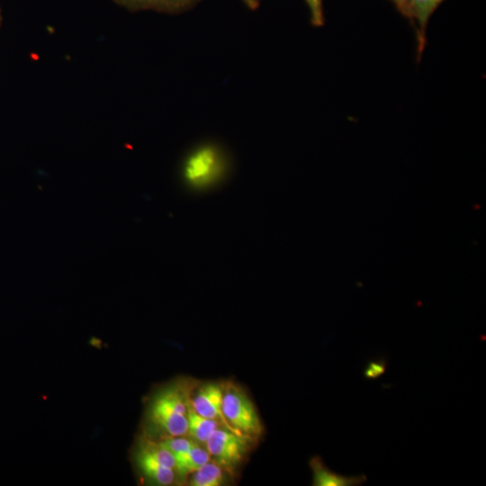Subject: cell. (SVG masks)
Listing matches in <instances>:
<instances>
[{"instance_id":"obj_7","label":"cell","mask_w":486,"mask_h":486,"mask_svg":"<svg viewBox=\"0 0 486 486\" xmlns=\"http://www.w3.org/2000/svg\"><path fill=\"white\" fill-rule=\"evenodd\" d=\"M312 472L313 486H360L366 481L364 474L344 475L330 470L319 455L312 456L309 461Z\"/></svg>"},{"instance_id":"obj_14","label":"cell","mask_w":486,"mask_h":486,"mask_svg":"<svg viewBox=\"0 0 486 486\" xmlns=\"http://www.w3.org/2000/svg\"><path fill=\"white\" fill-rule=\"evenodd\" d=\"M310 13V22L313 27L325 24L323 0H304Z\"/></svg>"},{"instance_id":"obj_11","label":"cell","mask_w":486,"mask_h":486,"mask_svg":"<svg viewBox=\"0 0 486 486\" xmlns=\"http://www.w3.org/2000/svg\"><path fill=\"white\" fill-rule=\"evenodd\" d=\"M216 419L207 418L193 408L191 400L187 410V433L186 435L197 443L205 446L213 430L220 427ZM222 426V425H221Z\"/></svg>"},{"instance_id":"obj_4","label":"cell","mask_w":486,"mask_h":486,"mask_svg":"<svg viewBox=\"0 0 486 486\" xmlns=\"http://www.w3.org/2000/svg\"><path fill=\"white\" fill-rule=\"evenodd\" d=\"M224 168L225 160L220 150L213 145H202L185 158L183 176L187 184L200 188L220 178Z\"/></svg>"},{"instance_id":"obj_15","label":"cell","mask_w":486,"mask_h":486,"mask_svg":"<svg viewBox=\"0 0 486 486\" xmlns=\"http://www.w3.org/2000/svg\"><path fill=\"white\" fill-rule=\"evenodd\" d=\"M397 11L411 23L410 5L411 0H390Z\"/></svg>"},{"instance_id":"obj_10","label":"cell","mask_w":486,"mask_h":486,"mask_svg":"<svg viewBox=\"0 0 486 486\" xmlns=\"http://www.w3.org/2000/svg\"><path fill=\"white\" fill-rule=\"evenodd\" d=\"M134 10L152 9L169 14H180L193 9L202 0H117Z\"/></svg>"},{"instance_id":"obj_5","label":"cell","mask_w":486,"mask_h":486,"mask_svg":"<svg viewBox=\"0 0 486 486\" xmlns=\"http://www.w3.org/2000/svg\"><path fill=\"white\" fill-rule=\"evenodd\" d=\"M249 438L239 436L225 428H218L209 436L205 446L211 460L226 472H234L248 453Z\"/></svg>"},{"instance_id":"obj_8","label":"cell","mask_w":486,"mask_h":486,"mask_svg":"<svg viewBox=\"0 0 486 486\" xmlns=\"http://www.w3.org/2000/svg\"><path fill=\"white\" fill-rule=\"evenodd\" d=\"M444 0H411V25L417 37V59H420L427 43V26L431 15Z\"/></svg>"},{"instance_id":"obj_12","label":"cell","mask_w":486,"mask_h":486,"mask_svg":"<svg viewBox=\"0 0 486 486\" xmlns=\"http://www.w3.org/2000/svg\"><path fill=\"white\" fill-rule=\"evenodd\" d=\"M224 469L210 460L190 476L191 486H220L224 482Z\"/></svg>"},{"instance_id":"obj_2","label":"cell","mask_w":486,"mask_h":486,"mask_svg":"<svg viewBox=\"0 0 486 486\" xmlns=\"http://www.w3.org/2000/svg\"><path fill=\"white\" fill-rule=\"evenodd\" d=\"M222 412L238 435L255 439L262 434L263 426L255 405L243 389L232 382L223 384Z\"/></svg>"},{"instance_id":"obj_6","label":"cell","mask_w":486,"mask_h":486,"mask_svg":"<svg viewBox=\"0 0 486 486\" xmlns=\"http://www.w3.org/2000/svg\"><path fill=\"white\" fill-rule=\"evenodd\" d=\"M222 399L223 384L208 382L196 390L194 397H191V404L200 415L216 419L223 428L234 432L223 415Z\"/></svg>"},{"instance_id":"obj_1","label":"cell","mask_w":486,"mask_h":486,"mask_svg":"<svg viewBox=\"0 0 486 486\" xmlns=\"http://www.w3.org/2000/svg\"><path fill=\"white\" fill-rule=\"evenodd\" d=\"M193 382L176 381L160 389L148 409V420L164 438L187 433V410L192 397Z\"/></svg>"},{"instance_id":"obj_13","label":"cell","mask_w":486,"mask_h":486,"mask_svg":"<svg viewBox=\"0 0 486 486\" xmlns=\"http://www.w3.org/2000/svg\"><path fill=\"white\" fill-rule=\"evenodd\" d=\"M388 361L383 357H379L369 361L364 369V377L366 380H377L382 376L387 370Z\"/></svg>"},{"instance_id":"obj_9","label":"cell","mask_w":486,"mask_h":486,"mask_svg":"<svg viewBox=\"0 0 486 486\" xmlns=\"http://www.w3.org/2000/svg\"><path fill=\"white\" fill-rule=\"evenodd\" d=\"M174 457L176 475L180 480H184L211 460L207 449L198 443L189 450L176 454Z\"/></svg>"},{"instance_id":"obj_3","label":"cell","mask_w":486,"mask_h":486,"mask_svg":"<svg viewBox=\"0 0 486 486\" xmlns=\"http://www.w3.org/2000/svg\"><path fill=\"white\" fill-rule=\"evenodd\" d=\"M141 473L157 485H171L176 479L174 455L160 442L142 438L135 452Z\"/></svg>"},{"instance_id":"obj_16","label":"cell","mask_w":486,"mask_h":486,"mask_svg":"<svg viewBox=\"0 0 486 486\" xmlns=\"http://www.w3.org/2000/svg\"><path fill=\"white\" fill-rule=\"evenodd\" d=\"M241 1L251 11L257 10L260 5V0H241Z\"/></svg>"}]
</instances>
